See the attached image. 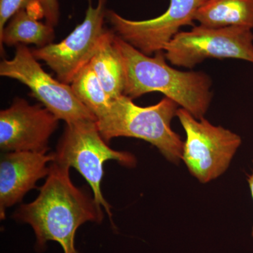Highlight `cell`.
Returning <instances> with one entry per match:
<instances>
[{
    "instance_id": "6da1fadb",
    "label": "cell",
    "mask_w": 253,
    "mask_h": 253,
    "mask_svg": "<svg viewBox=\"0 0 253 253\" xmlns=\"http://www.w3.org/2000/svg\"><path fill=\"white\" fill-rule=\"evenodd\" d=\"M49 168L37 199L21 205L13 217L33 228L37 251H44L46 243L54 241L64 253H79L75 246L78 228L87 221L101 223L104 213L87 191L73 184L70 168L51 162Z\"/></svg>"
},
{
    "instance_id": "7a4b0ae2",
    "label": "cell",
    "mask_w": 253,
    "mask_h": 253,
    "mask_svg": "<svg viewBox=\"0 0 253 253\" xmlns=\"http://www.w3.org/2000/svg\"><path fill=\"white\" fill-rule=\"evenodd\" d=\"M114 44L125 70L123 95L131 99L153 91L191 113L196 119L204 118L212 101V80L201 71H181L166 62L164 51L154 56L143 54L115 33Z\"/></svg>"
},
{
    "instance_id": "3957f363",
    "label": "cell",
    "mask_w": 253,
    "mask_h": 253,
    "mask_svg": "<svg viewBox=\"0 0 253 253\" xmlns=\"http://www.w3.org/2000/svg\"><path fill=\"white\" fill-rule=\"evenodd\" d=\"M178 106L175 101L165 97L158 104L141 107L122 95L113 100L109 112L98 119L96 125L107 143L121 136L142 139L156 146L168 161L178 163L184 141L171 127Z\"/></svg>"
},
{
    "instance_id": "277c9868",
    "label": "cell",
    "mask_w": 253,
    "mask_h": 253,
    "mask_svg": "<svg viewBox=\"0 0 253 253\" xmlns=\"http://www.w3.org/2000/svg\"><path fill=\"white\" fill-rule=\"evenodd\" d=\"M54 153L53 162L77 169L87 181L99 207L104 208L113 224L111 207L101 192L104 165L116 161L127 168L136 166L134 155L111 149L98 129L96 121H87L66 124Z\"/></svg>"
},
{
    "instance_id": "5b68a950",
    "label": "cell",
    "mask_w": 253,
    "mask_h": 253,
    "mask_svg": "<svg viewBox=\"0 0 253 253\" xmlns=\"http://www.w3.org/2000/svg\"><path fill=\"white\" fill-rule=\"evenodd\" d=\"M176 116L186 132L181 160L201 183L209 182L224 173L241 144V136L205 118L198 120L179 108Z\"/></svg>"
},
{
    "instance_id": "8992f818",
    "label": "cell",
    "mask_w": 253,
    "mask_h": 253,
    "mask_svg": "<svg viewBox=\"0 0 253 253\" xmlns=\"http://www.w3.org/2000/svg\"><path fill=\"white\" fill-rule=\"evenodd\" d=\"M0 76L27 86L35 98L66 124L97 121L96 116L78 99L71 85L48 74L25 44L16 46L12 59L1 61Z\"/></svg>"
},
{
    "instance_id": "52a82bcc",
    "label": "cell",
    "mask_w": 253,
    "mask_h": 253,
    "mask_svg": "<svg viewBox=\"0 0 253 253\" xmlns=\"http://www.w3.org/2000/svg\"><path fill=\"white\" fill-rule=\"evenodd\" d=\"M166 59L174 66L193 68L205 59H236L253 63L252 29L239 26H194L179 32L165 46Z\"/></svg>"
},
{
    "instance_id": "ba28073f",
    "label": "cell",
    "mask_w": 253,
    "mask_h": 253,
    "mask_svg": "<svg viewBox=\"0 0 253 253\" xmlns=\"http://www.w3.org/2000/svg\"><path fill=\"white\" fill-rule=\"evenodd\" d=\"M107 1L97 0L93 6L91 0H88L84 20L64 40L31 50L35 57L44 61L61 83L71 84L90 63L100 40L108 30L105 28Z\"/></svg>"
},
{
    "instance_id": "9c48e42d",
    "label": "cell",
    "mask_w": 253,
    "mask_h": 253,
    "mask_svg": "<svg viewBox=\"0 0 253 253\" xmlns=\"http://www.w3.org/2000/svg\"><path fill=\"white\" fill-rule=\"evenodd\" d=\"M206 0H169L168 9L151 19L134 21L107 10L106 22L123 41L143 54L151 56L164 51L183 26H194L198 9Z\"/></svg>"
},
{
    "instance_id": "30bf717a",
    "label": "cell",
    "mask_w": 253,
    "mask_h": 253,
    "mask_svg": "<svg viewBox=\"0 0 253 253\" xmlns=\"http://www.w3.org/2000/svg\"><path fill=\"white\" fill-rule=\"evenodd\" d=\"M59 121L44 106L15 98L9 108L0 111V149L4 153L47 154Z\"/></svg>"
},
{
    "instance_id": "8fae6325",
    "label": "cell",
    "mask_w": 253,
    "mask_h": 253,
    "mask_svg": "<svg viewBox=\"0 0 253 253\" xmlns=\"http://www.w3.org/2000/svg\"><path fill=\"white\" fill-rule=\"evenodd\" d=\"M54 161V153L40 154L28 151L5 152L0 161V219L6 210L22 201L36 183L49 174L48 163Z\"/></svg>"
},
{
    "instance_id": "7c38bea8",
    "label": "cell",
    "mask_w": 253,
    "mask_h": 253,
    "mask_svg": "<svg viewBox=\"0 0 253 253\" xmlns=\"http://www.w3.org/2000/svg\"><path fill=\"white\" fill-rule=\"evenodd\" d=\"M114 36L113 30L106 31L89 63L112 101L123 95L125 87L124 66Z\"/></svg>"
},
{
    "instance_id": "4fadbf2b",
    "label": "cell",
    "mask_w": 253,
    "mask_h": 253,
    "mask_svg": "<svg viewBox=\"0 0 253 253\" xmlns=\"http://www.w3.org/2000/svg\"><path fill=\"white\" fill-rule=\"evenodd\" d=\"M195 21L208 28L253 29V0H206L198 9Z\"/></svg>"
},
{
    "instance_id": "5bb4252c",
    "label": "cell",
    "mask_w": 253,
    "mask_h": 253,
    "mask_svg": "<svg viewBox=\"0 0 253 253\" xmlns=\"http://www.w3.org/2000/svg\"><path fill=\"white\" fill-rule=\"evenodd\" d=\"M55 38L54 28L38 21V18L27 9L16 12L5 25L0 33V46H16L32 44L38 48L51 44Z\"/></svg>"
},
{
    "instance_id": "9a60e30c",
    "label": "cell",
    "mask_w": 253,
    "mask_h": 253,
    "mask_svg": "<svg viewBox=\"0 0 253 253\" xmlns=\"http://www.w3.org/2000/svg\"><path fill=\"white\" fill-rule=\"evenodd\" d=\"M70 85L78 99L97 120L109 112L112 101L90 65L83 68Z\"/></svg>"
},
{
    "instance_id": "2e32d148",
    "label": "cell",
    "mask_w": 253,
    "mask_h": 253,
    "mask_svg": "<svg viewBox=\"0 0 253 253\" xmlns=\"http://www.w3.org/2000/svg\"><path fill=\"white\" fill-rule=\"evenodd\" d=\"M36 4H39L38 0H0V33L16 12L21 9H29Z\"/></svg>"
},
{
    "instance_id": "e0dca14e",
    "label": "cell",
    "mask_w": 253,
    "mask_h": 253,
    "mask_svg": "<svg viewBox=\"0 0 253 253\" xmlns=\"http://www.w3.org/2000/svg\"><path fill=\"white\" fill-rule=\"evenodd\" d=\"M45 23L56 27L59 23L60 6L59 0H38Z\"/></svg>"
},
{
    "instance_id": "ac0fdd59",
    "label": "cell",
    "mask_w": 253,
    "mask_h": 253,
    "mask_svg": "<svg viewBox=\"0 0 253 253\" xmlns=\"http://www.w3.org/2000/svg\"><path fill=\"white\" fill-rule=\"evenodd\" d=\"M248 181H249V183L250 189H251V194H252V197L253 199V171L252 174H251V175L249 176ZM252 236L253 238V227L252 229Z\"/></svg>"
}]
</instances>
